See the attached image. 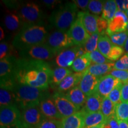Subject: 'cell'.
<instances>
[{
    "mask_svg": "<svg viewBox=\"0 0 128 128\" xmlns=\"http://www.w3.org/2000/svg\"><path fill=\"white\" fill-rule=\"evenodd\" d=\"M78 13V7L74 2H66L52 12L49 22L58 30L66 32L76 20Z\"/></svg>",
    "mask_w": 128,
    "mask_h": 128,
    "instance_id": "obj_4",
    "label": "cell"
},
{
    "mask_svg": "<svg viewBox=\"0 0 128 128\" xmlns=\"http://www.w3.org/2000/svg\"><path fill=\"white\" fill-rule=\"evenodd\" d=\"M109 38L113 44L120 47H124V44L128 38V32L125 31L121 33H115L110 35Z\"/></svg>",
    "mask_w": 128,
    "mask_h": 128,
    "instance_id": "obj_33",
    "label": "cell"
},
{
    "mask_svg": "<svg viewBox=\"0 0 128 128\" xmlns=\"http://www.w3.org/2000/svg\"><path fill=\"white\" fill-rule=\"evenodd\" d=\"M92 62L96 64H102L106 63H112V61L108 60L106 58L102 55L98 50V49L90 53Z\"/></svg>",
    "mask_w": 128,
    "mask_h": 128,
    "instance_id": "obj_37",
    "label": "cell"
},
{
    "mask_svg": "<svg viewBox=\"0 0 128 128\" xmlns=\"http://www.w3.org/2000/svg\"><path fill=\"white\" fill-rule=\"evenodd\" d=\"M61 120L45 118L36 128H60Z\"/></svg>",
    "mask_w": 128,
    "mask_h": 128,
    "instance_id": "obj_39",
    "label": "cell"
},
{
    "mask_svg": "<svg viewBox=\"0 0 128 128\" xmlns=\"http://www.w3.org/2000/svg\"><path fill=\"white\" fill-rule=\"evenodd\" d=\"M119 128H128V121L118 120Z\"/></svg>",
    "mask_w": 128,
    "mask_h": 128,
    "instance_id": "obj_49",
    "label": "cell"
},
{
    "mask_svg": "<svg viewBox=\"0 0 128 128\" xmlns=\"http://www.w3.org/2000/svg\"><path fill=\"white\" fill-rule=\"evenodd\" d=\"M105 1L92 0L90 1L88 10L94 14H100L103 12V10L104 6Z\"/></svg>",
    "mask_w": 128,
    "mask_h": 128,
    "instance_id": "obj_36",
    "label": "cell"
},
{
    "mask_svg": "<svg viewBox=\"0 0 128 128\" xmlns=\"http://www.w3.org/2000/svg\"><path fill=\"white\" fill-rule=\"evenodd\" d=\"M114 70L128 71V54L125 53L114 64Z\"/></svg>",
    "mask_w": 128,
    "mask_h": 128,
    "instance_id": "obj_40",
    "label": "cell"
},
{
    "mask_svg": "<svg viewBox=\"0 0 128 128\" xmlns=\"http://www.w3.org/2000/svg\"><path fill=\"white\" fill-rule=\"evenodd\" d=\"M21 111L17 105H10L1 108L0 125L8 126L20 121Z\"/></svg>",
    "mask_w": 128,
    "mask_h": 128,
    "instance_id": "obj_11",
    "label": "cell"
},
{
    "mask_svg": "<svg viewBox=\"0 0 128 128\" xmlns=\"http://www.w3.org/2000/svg\"><path fill=\"white\" fill-rule=\"evenodd\" d=\"M22 128H28V127H26V126H24L22 125Z\"/></svg>",
    "mask_w": 128,
    "mask_h": 128,
    "instance_id": "obj_53",
    "label": "cell"
},
{
    "mask_svg": "<svg viewBox=\"0 0 128 128\" xmlns=\"http://www.w3.org/2000/svg\"><path fill=\"white\" fill-rule=\"evenodd\" d=\"M128 24V17L124 12L118 11L113 18L108 22V28L106 31L108 36L126 31Z\"/></svg>",
    "mask_w": 128,
    "mask_h": 128,
    "instance_id": "obj_12",
    "label": "cell"
},
{
    "mask_svg": "<svg viewBox=\"0 0 128 128\" xmlns=\"http://www.w3.org/2000/svg\"><path fill=\"white\" fill-rule=\"evenodd\" d=\"M100 34L99 33H96L91 35L88 40L86 44L84 46V49L87 52L91 53L93 51L97 50L98 46V42Z\"/></svg>",
    "mask_w": 128,
    "mask_h": 128,
    "instance_id": "obj_34",
    "label": "cell"
},
{
    "mask_svg": "<svg viewBox=\"0 0 128 128\" xmlns=\"http://www.w3.org/2000/svg\"><path fill=\"white\" fill-rule=\"evenodd\" d=\"M1 128H22V125L20 121L15 124H11V125L1 126Z\"/></svg>",
    "mask_w": 128,
    "mask_h": 128,
    "instance_id": "obj_48",
    "label": "cell"
},
{
    "mask_svg": "<svg viewBox=\"0 0 128 128\" xmlns=\"http://www.w3.org/2000/svg\"><path fill=\"white\" fill-rule=\"evenodd\" d=\"M103 99L97 92L88 96L84 106L81 110L85 113H94V112L101 111Z\"/></svg>",
    "mask_w": 128,
    "mask_h": 128,
    "instance_id": "obj_22",
    "label": "cell"
},
{
    "mask_svg": "<svg viewBox=\"0 0 128 128\" xmlns=\"http://www.w3.org/2000/svg\"><path fill=\"white\" fill-rule=\"evenodd\" d=\"M124 50H126V53H128V38L127 40H126V42L125 44H124Z\"/></svg>",
    "mask_w": 128,
    "mask_h": 128,
    "instance_id": "obj_51",
    "label": "cell"
},
{
    "mask_svg": "<svg viewBox=\"0 0 128 128\" xmlns=\"http://www.w3.org/2000/svg\"><path fill=\"white\" fill-rule=\"evenodd\" d=\"M52 76L53 70L45 61L17 58L16 76L19 84L47 90Z\"/></svg>",
    "mask_w": 128,
    "mask_h": 128,
    "instance_id": "obj_1",
    "label": "cell"
},
{
    "mask_svg": "<svg viewBox=\"0 0 128 128\" xmlns=\"http://www.w3.org/2000/svg\"><path fill=\"white\" fill-rule=\"evenodd\" d=\"M113 45V44L108 35H100L98 39L97 49L106 58H108Z\"/></svg>",
    "mask_w": 128,
    "mask_h": 128,
    "instance_id": "obj_29",
    "label": "cell"
},
{
    "mask_svg": "<svg viewBox=\"0 0 128 128\" xmlns=\"http://www.w3.org/2000/svg\"><path fill=\"white\" fill-rule=\"evenodd\" d=\"M89 0H76L74 1V2L78 8L82 9V10H86L88 8L90 3Z\"/></svg>",
    "mask_w": 128,
    "mask_h": 128,
    "instance_id": "obj_46",
    "label": "cell"
},
{
    "mask_svg": "<svg viewBox=\"0 0 128 128\" xmlns=\"http://www.w3.org/2000/svg\"><path fill=\"white\" fill-rule=\"evenodd\" d=\"M17 58H18L8 56L1 60L0 80L14 79L17 80L16 76V66Z\"/></svg>",
    "mask_w": 128,
    "mask_h": 128,
    "instance_id": "obj_16",
    "label": "cell"
},
{
    "mask_svg": "<svg viewBox=\"0 0 128 128\" xmlns=\"http://www.w3.org/2000/svg\"><path fill=\"white\" fill-rule=\"evenodd\" d=\"M119 10H118V7L116 1L108 0V1H105L102 17L109 22L114 17L115 14Z\"/></svg>",
    "mask_w": 128,
    "mask_h": 128,
    "instance_id": "obj_27",
    "label": "cell"
},
{
    "mask_svg": "<svg viewBox=\"0 0 128 128\" xmlns=\"http://www.w3.org/2000/svg\"><path fill=\"white\" fill-rule=\"evenodd\" d=\"M121 102H128V82L123 83L121 90Z\"/></svg>",
    "mask_w": 128,
    "mask_h": 128,
    "instance_id": "obj_44",
    "label": "cell"
},
{
    "mask_svg": "<svg viewBox=\"0 0 128 128\" xmlns=\"http://www.w3.org/2000/svg\"><path fill=\"white\" fill-rule=\"evenodd\" d=\"M56 106L63 118H67L79 112V110L66 98L65 94L59 92L52 96Z\"/></svg>",
    "mask_w": 128,
    "mask_h": 128,
    "instance_id": "obj_10",
    "label": "cell"
},
{
    "mask_svg": "<svg viewBox=\"0 0 128 128\" xmlns=\"http://www.w3.org/2000/svg\"><path fill=\"white\" fill-rule=\"evenodd\" d=\"M39 108L45 118L60 120L63 119L56 106L52 97H50L49 95L40 102Z\"/></svg>",
    "mask_w": 128,
    "mask_h": 128,
    "instance_id": "obj_14",
    "label": "cell"
},
{
    "mask_svg": "<svg viewBox=\"0 0 128 128\" xmlns=\"http://www.w3.org/2000/svg\"><path fill=\"white\" fill-rule=\"evenodd\" d=\"M60 128H84V113L82 110L61 120Z\"/></svg>",
    "mask_w": 128,
    "mask_h": 128,
    "instance_id": "obj_18",
    "label": "cell"
},
{
    "mask_svg": "<svg viewBox=\"0 0 128 128\" xmlns=\"http://www.w3.org/2000/svg\"><path fill=\"white\" fill-rule=\"evenodd\" d=\"M114 64L113 62L102 64H93L90 65L87 71L92 76L101 78L106 76L107 74L110 73L113 70Z\"/></svg>",
    "mask_w": 128,
    "mask_h": 128,
    "instance_id": "obj_23",
    "label": "cell"
},
{
    "mask_svg": "<svg viewBox=\"0 0 128 128\" xmlns=\"http://www.w3.org/2000/svg\"><path fill=\"white\" fill-rule=\"evenodd\" d=\"M80 46H74L65 49L58 54L55 63L59 67L67 68L71 66L75 60L79 57L78 51Z\"/></svg>",
    "mask_w": 128,
    "mask_h": 128,
    "instance_id": "obj_13",
    "label": "cell"
},
{
    "mask_svg": "<svg viewBox=\"0 0 128 128\" xmlns=\"http://www.w3.org/2000/svg\"><path fill=\"white\" fill-rule=\"evenodd\" d=\"M78 15L81 17L83 25L90 36L98 32V16L87 12H78Z\"/></svg>",
    "mask_w": 128,
    "mask_h": 128,
    "instance_id": "obj_19",
    "label": "cell"
},
{
    "mask_svg": "<svg viewBox=\"0 0 128 128\" xmlns=\"http://www.w3.org/2000/svg\"><path fill=\"white\" fill-rule=\"evenodd\" d=\"M126 31L128 32V26H127V28H126Z\"/></svg>",
    "mask_w": 128,
    "mask_h": 128,
    "instance_id": "obj_55",
    "label": "cell"
},
{
    "mask_svg": "<svg viewBox=\"0 0 128 128\" xmlns=\"http://www.w3.org/2000/svg\"><path fill=\"white\" fill-rule=\"evenodd\" d=\"M84 72H82L72 73L64 79L58 87L59 92H62L70 91L78 84L82 78Z\"/></svg>",
    "mask_w": 128,
    "mask_h": 128,
    "instance_id": "obj_20",
    "label": "cell"
},
{
    "mask_svg": "<svg viewBox=\"0 0 128 128\" xmlns=\"http://www.w3.org/2000/svg\"><path fill=\"white\" fill-rule=\"evenodd\" d=\"M126 15H127L128 17V9L127 10V11H126Z\"/></svg>",
    "mask_w": 128,
    "mask_h": 128,
    "instance_id": "obj_54",
    "label": "cell"
},
{
    "mask_svg": "<svg viewBox=\"0 0 128 128\" xmlns=\"http://www.w3.org/2000/svg\"><path fill=\"white\" fill-rule=\"evenodd\" d=\"M106 122L104 116L100 112L94 113H84V128H89L103 124Z\"/></svg>",
    "mask_w": 128,
    "mask_h": 128,
    "instance_id": "obj_25",
    "label": "cell"
},
{
    "mask_svg": "<svg viewBox=\"0 0 128 128\" xmlns=\"http://www.w3.org/2000/svg\"><path fill=\"white\" fill-rule=\"evenodd\" d=\"M116 107L115 105L108 97L103 99L101 107V112L104 116L106 121L112 117L116 116Z\"/></svg>",
    "mask_w": 128,
    "mask_h": 128,
    "instance_id": "obj_28",
    "label": "cell"
},
{
    "mask_svg": "<svg viewBox=\"0 0 128 128\" xmlns=\"http://www.w3.org/2000/svg\"><path fill=\"white\" fill-rule=\"evenodd\" d=\"M124 54V49L120 47V46H118L113 44L107 59L111 60V61L118 60L124 55H123Z\"/></svg>",
    "mask_w": 128,
    "mask_h": 128,
    "instance_id": "obj_38",
    "label": "cell"
},
{
    "mask_svg": "<svg viewBox=\"0 0 128 128\" xmlns=\"http://www.w3.org/2000/svg\"><path fill=\"white\" fill-rule=\"evenodd\" d=\"M123 82L120 81L114 89L111 92L108 96V98L115 105L121 103V90L122 87Z\"/></svg>",
    "mask_w": 128,
    "mask_h": 128,
    "instance_id": "obj_35",
    "label": "cell"
},
{
    "mask_svg": "<svg viewBox=\"0 0 128 128\" xmlns=\"http://www.w3.org/2000/svg\"><path fill=\"white\" fill-rule=\"evenodd\" d=\"M72 74L71 70H68L66 68H58L55 69L53 71V76L51 83L55 86H58L65 78Z\"/></svg>",
    "mask_w": 128,
    "mask_h": 128,
    "instance_id": "obj_31",
    "label": "cell"
},
{
    "mask_svg": "<svg viewBox=\"0 0 128 128\" xmlns=\"http://www.w3.org/2000/svg\"><path fill=\"white\" fill-rule=\"evenodd\" d=\"M12 47L10 46L7 43L2 42L0 44V58L1 60L6 58L8 56H14L12 52Z\"/></svg>",
    "mask_w": 128,
    "mask_h": 128,
    "instance_id": "obj_41",
    "label": "cell"
},
{
    "mask_svg": "<svg viewBox=\"0 0 128 128\" xmlns=\"http://www.w3.org/2000/svg\"><path fill=\"white\" fill-rule=\"evenodd\" d=\"M65 96L79 110L84 106L87 97L78 86L70 90L65 94Z\"/></svg>",
    "mask_w": 128,
    "mask_h": 128,
    "instance_id": "obj_21",
    "label": "cell"
},
{
    "mask_svg": "<svg viewBox=\"0 0 128 128\" xmlns=\"http://www.w3.org/2000/svg\"><path fill=\"white\" fill-rule=\"evenodd\" d=\"M67 32L76 46H84L91 36L85 28L82 19L79 15H77V18Z\"/></svg>",
    "mask_w": 128,
    "mask_h": 128,
    "instance_id": "obj_9",
    "label": "cell"
},
{
    "mask_svg": "<svg viewBox=\"0 0 128 128\" xmlns=\"http://www.w3.org/2000/svg\"><path fill=\"white\" fill-rule=\"evenodd\" d=\"M111 75L116 79L119 80L123 83L128 82V71H124V70H118L113 69L110 72Z\"/></svg>",
    "mask_w": 128,
    "mask_h": 128,
    "instance_id": "obj_42",
    "label": "cell"
},
{
    "mask_svg": "<svg viewBox=\"0 0 128 128\" xmlns=\"http://www.w3.org/2000/svg\"><path fill=\"white\" fill-rule=\"evenodd\" d=\"M45 44L56 54L75 45L68 32L60 30L50 33Z\"/></svg>",
    "mask_w": 128,
    "mask_h": 128,
    "instance_id": "obj_7",
    "label": "cell"
},
{
    "mask_svg": "<svg viewBox=\"0 0 128 128\" xmlns=\"http://www.w3.org/2000/svg\"><path fill=\"white\" fill-rule=\"evenodd\" d=\"M100 79V78L92 76L86 70L84 71L78 87L85 95L88 97L96 92Z\"/></svg>",
    "mask_w": 128,
    "mask_h": 128,
    "instance_id": "obj_15",
    "label": "cell"
},
{
    "mask_svg": "<svg viewBox=\"0 0 128 128\" xmlns=\"http://www.w3.org/2000/svg\"><path fill=\"white\" fill-rule=\"evenodd\" d=\"M13 92L16 105L20 110L32 106L39 105L40 102L49 96L46 90L21 84L17 85Z\"/></svg>",
    "mask_w": 128,
    "mask_h": 128,
    "instance_id": "obj_3",
    "label": "cell"
},
{
    "mask_svg": "<svg viewBox=\"0 0 128 128\" xmlns=\"http://www.w3.org/2000/svg\"><path fill=\"white\" fill-rule=\"evenodd\" d=\"M103 125H104V123H103V124H98V125H97V126H93V127L89 128H103Z\"/></svg>",
    "mask_w": 128,
    "mask_h": 128,
    "instance_id": "obj_52",
    "label": "cell"
},
{
    "mask_svg": "<svg viewBox=\"0 0 128 128\" xmlns=\"http://www.w3.org/2000/svg\"><path fill=\"white\" fill-rule=\"evenodd\" d=\"M116 2L118 6V10L124 12L126 13L128 10V0H118V1H116Z\"/></svg>",
    "mask_w": 128,
    "mask_h": 128,
    "instance_id": "obj_45",
    "label": "cell"
},
{
    "mask_svg": "<svg viewBox=\"0 0 128 128\" xmlns=\"http://www.w3.org/2000/svg\"><path fill=\"white\" fill-rule=\"evenodd\" d=\"M20 111V122L26 127L36 128L45 119L40 109L39 105L28 107Z\"/></svg>",
    "mask_w": 128,
    "mask_h": 128,
    "instance_id": "obj_8",
    "label": "cell"
},
{
    "mask_svg": "<svg viewBox=\"0 0 128 128\" xmlns=\"http://www.w3.org/2000/svg\"><path fill=\"white\" fill-rule=\"evenodd\" d=\"M108 22L102 17H98V22H97V27H98V33L100 35L106 34V31L108 28Z\"/></svg>",
    "mask_w": 128,
    "mask_h": 128,
    "instance_id": "obj_43",
    "label": "cell"
},
{
    "mask_svg": "<svg viewBox=\"0 0 128 128\" xmlns=\"http://www.w3.org/2000/svg\"><path fill=\"white\" fill-rule=\"evenodd\" d=\"M4 23L10 31L18 32V33L23 27L20 17L17 13L15 12L7 14L4 18Z\"/></svg>",
    "mask_w": 128,
    "mask_h": 128,
    "instance_id": "obj_26",
    "label": "cell"
},
{
    "mask_svg": "<svg viewBox=\"0 0 128 128\" xmlns=\"http://www.w3.org/2000/svg\"><path fill=\"white\" fill-rule=\"evenodd\" d=\"M42 2L48 8H53L56 5L60 4V1H57V0H44Z\"/></svg>",
    "mask_w": 128,
    "mask_h": 128,
    "instance_id": "obj_47",
    "label": "cell"
},
{
    "mask_svg": "<svg viewBox=\"0 0 128 128\" xmlns=\"http://www.w3.org/2000/svg\"><path fill=\"white\" fill-rule=\"evenodd\" d=\"M17 14L22 23V28L33 25L42 24L44 12L39 6L34 2H26L19 5Z\"/></svg>",
    "mask_w": 128,
    "mask_h": 128,
    "instance_id": "obj_5",
    "label": "cell"
},
{
    "mask_svg": "<svg viewBox=\"0 0 128 128\" xmlns=\"http://www.w3.org/2000/svg\"><path fill=\"white\" fill-rule=\"evenodd\" d=\"M56 55L46 44H39L18 50L19 58L25 60L45 61Z\"/></svg>",
    "mask_w": 128,
    "mask_h": 128,
    "instance_id": "obj_6",
    "label": "cell"
},
{
    "mask_svg": "<svg viewBox=\"0 0 128 128\" xmlns=\"http://www.w3.org/2000/svg\"><path fill=\"white\" fill-rule=\"evenodd\" d=\"M92 60L90 53L87 52L84 55L78 57L74 62L71 68L76 72H82L88 70V68L90 66Z\"/></svg>",
    "mask_w": 128,
    "mask_h": 128,
    "instance_id": "obj_24",
    "label": "cell"
},
{
    "mask_svg": "<svg viewBox=\"0 0 128 128\" xmlns=\"http://www.w3.org/2000/svg\"><path fill=\"white\" fill-rule=\"evenodd\" d=\"M0 104H1V108L10 105H16V97L13 91L1 88Z\"/></svg>",
    "mask_w": 128,
    "mask_h": 128,
    "instance_id": "obj_30",
    "label": "cell"
},
{
    "mask_svg": "<svg viewBox=\"0 0 128 128\" xmlns=\"http://www.w3.org/2000/svg\"><path fill=\"white\" fill-rule=\"evenodd\" d=\"M116 117L118 120L128 121V102H121L116 105Z\"/></svg>",
    "mask_w": 128,
    "mask_h": 128,
    "instance_id": "obj_32",
    "label": "cell"
},
{
    "mask_svg": "<svg viewBox=\"0 0 128 128\" xmlns=\"http://www.w3.org/2000/svg\"><path fill=\"white\" fill-rule=\"evenodd\" d=\"M0 33H1V34H0V40H2L5 37V34H4V30L2 29V27L0 28Z\"/></svg>",
    "mask_w": 128,
    "mask_h": 128,
    "instance_id": "obj_50",
    "label": "cell"
},
{
    "mask_svg": "<svg viewBox=\"0 0 128 128\" xmlns=\"http://www.w3.org/2000/svg\"><path fill=\"white\" fill-rule=\"evenodd\" d=\"M120 81L110 74L102 76L99 81L96 92L103 98L108 97Z\"/></svg>",
    "mask_w": 128,
    "mask_h": 128,
    "instance_id": "obj_17",
    "label": "cell"
},
{
    "mask_svg": "<svg viewBox=\"0 0 128 128\" xmlns=\"http://www.w3.org/2000/svg\"><path fill=\"white\" fill-rule=\"evenodd\" d=\"M48 30L42 24L33 25L22 28L14 37L12 46L18 50L45 44Z\"/></svg>",
    "mask_w": 128,
    "mask_h": 128,
    "instance_id": "obj_2",
    "label": "cell"
}]
</instances>
